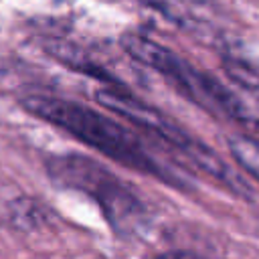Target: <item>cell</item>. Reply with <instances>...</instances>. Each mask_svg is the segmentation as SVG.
Listing matches in <instances>:
<instances>
[{"label": "cell", "mask_w": 259, "mask_h": 259, "mask_svg": "<svg viewBox=\"0 0 259 259\" xmlns=\"http://www.w3.org/2000/svg\"><path fill=\"white\" fill-rule=\"evenodd\" d=\"M47 170L55 184L87 192L101 206L107 223L117 235L136 237L148 227V212L140 198L95 160L79 154L57 156L51 158Z\"/></svg>", "instance_id": "obj_3"}, {"label": "cell", "mask_w": 259, "mask_h": 259, "mask_svg": "<svg viewBox=\"0 0 259 259\" xmlns=\"http://www.w3.org/2000/svg\"><path fill=\"white\" fill-rule=\"evenodd\" d=\"M95 95H97V101L103 107L119 113L127 121L136 123L138 127H142V130L150 132L152 136L160 138L162 142L170 144L174 150H178L184 156H188L192 162H196L200 168H204V172H208L214 178L223 180L233 190L241 186L237 176L231 174V170L223 164V160L217 154H212L204 144H200L194 138H190L182 127H178L174 121L164 117L160 111H156L154 107H150L144 101L136 99L132 93H127L123 89H109V87H105V89H99Z\"/></svg>", "instance_id": "obj_4"}, {"label": "cell", "mask_w": 259, "mask_h": 259, "mask_svg": "<svg viewBox=\"0 0 259 259\" xmlns=\"http://www.w3.org/2000/svg\"><path fill=\"white\" fill-rule=\"evenodd\" d=\"M22 107L28 113L69 132L77 140L85 142L87 146L99 150L107 158L121 162L132 170L156 176L166 182H174L176 178L174 172L164 168L130 130H125L111 117L97 113L91 107H85L77 101L47 95L24 97Z\"/></svg>", "instance_id": "obj_1"}, {"label": "cell", "mask_w": 259, "mask_h": 259, "mask_svg": "<svg viewBox=\"0 0 259 259\" xmlns=\"http://www.w3.org/2000/svg\"><path fill=\"white\" fill-rule=\"evenodd\" d=\"M229 144L239 164L259 180V142L251 138H231Z\"/></svg>", "instance_id": "obj_5"}, {"label": "cell", "mask_w": 259, "mask_h": 259, "mask_svg": "<svg viewBox=\"0 0 259 259\" xmlns=\"http://www.w3.org/2000/svg\"><path fill=\"white\" fill-rule=\"evenodd\" d=\"M154 259H202V257H198V255H196V253H192V251L174 249V251H166V253H160V255H156Z\"/></svg>", "instance_id": "obj_6"}, {"label": "cell", "mask_w": 259, "mask_h": 259, "mask_svg": "<svg viewBox=\"0 0 259 259\" xmlns=\"http://www.w3.org/2000/svg\"><path fill=\"white\" fill-rule=\"evenodd\" d=\"M119 42L132 59L158 71L178 91H182L206 111L214 115H227L245 125H259V111L241 91L227 87L204 71H198L174 51L138 32H125Z\"/></svg>", "instance_id": "obj_2"}]
</instances>
